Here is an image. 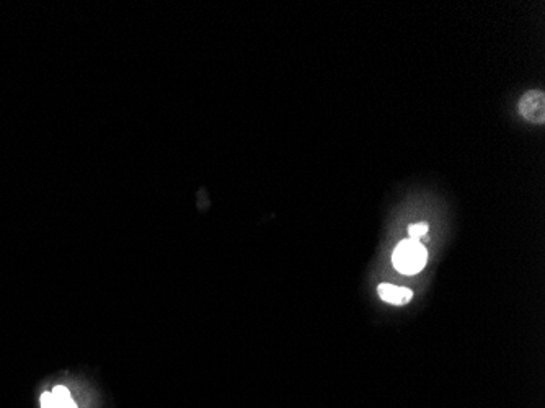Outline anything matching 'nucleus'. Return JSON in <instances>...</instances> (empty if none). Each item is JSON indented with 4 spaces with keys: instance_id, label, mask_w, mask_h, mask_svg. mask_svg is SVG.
I'll return each instance as SVG.
<instances>
[{
    "instance_id": "nucleus-1",
    "label": "nucleus",
    "mask_w": 545,
    "mask_h": 408,
    "mask_svg": "<svg viewBox=\"0 0 545 408\" xmlns=\"http://www.w3.org/2000/svg\"><path fill=\"white\" fill-rule=\"evenodd\" d=\"M428 260V252L417 240H402L392 253L395 270L402 275H417L424 268Z\"/></svg>"
},
{
    "instance_id": "nucleus-2",
    "label": "nucleus",
    "mask_w": 545,
    "mask_h": 408,
    "mask_svg": "<svg viewBox=\"0 0 545 408\" xmlns=\"http://www.w3.org/2000/svg\"><path fill=\"white\" fill-rule=\"evenodd\" d=\"M519 114L529 123L542 124L545 121V97L541 90L524 93L518 104Z\"/></svg>"
},
{
    "instance_id": "nucleus-3",
    "label": "nucleus",
    "mask_w": 545,
    "mask_h": 408,
    "mask_svg": "<svg viewBox=\"0 0 545 408\" xmlns=\"http://www.w3.org/2000/svg\"><path fill=\"white\" fill-rule=\"evenodd\" d=\"M377 292H379V297H381L384 302H387V304H392V306L408 304L410 299H412V296H413L412 291H410L408 287L387 285V283H384V285L379 286Z\"/></svg>"
},
{
    "instance_id": "nucleus-4",
    "label": "nucleus",
    "mask_w": 545,
    "mask_h": 408,
    "mask_svg": "<svg viewBox=\"0 0 545 408\" xmlns=\"http://www.w3.org/2000/svg\"><path fill=\"white\" fill-rule=\"evenodd\" d=\"M51 395H53L54 402H56L58 408H59V407H62V405H66L67 402H71V400H72V399H71V392H69V389H66V387H64V386L54 387L53 392H51Z\"/></svg>"
},
{
    "instance_id": "nucleus-5",
    "label": "nucleus",
    "mask_w": 545,
    "mask_h": 408,
    "mask_svg": "<svg viewBox=\"0 0 545 408\" xmlns=\"http://www.w3.org/2000/svg\"><path fill=\"white\" fill-rule=\"evenodd\" d=\"M428 233V224L424 222H419V224H412V226L408 227V236H410V240H419V238L424 237Z\"/></svg>"
},
{
    "instance_id": "nucleus-6",
    "label": "nucleus",
    "mask_w": 545,
    "mask_h": 408,
    "mask_svg": "<svg viewBox=\"0 0 545 408\" xmlns=\"http://www.w3.org/2000/svg\"><path fill=\"white\" fill-rule=\"evenodd\" d=\"M41 408H58L56 402H54L51 392H44L41 395Z\"/></svg>"
},
{
    "instance_id": "nucleus-7",
    "label": "nucleus",
    "mask_w": 545,
    "mask_h": 408,
    "mask_svg": "<svg viewBox=\"0 0 545 408\" xmlns=\"http://www.w3.org/2000/svg\"><path fill=\"white\" fill-rule=\"evenodd\" d=\"M59 408H77V405L74 404V400H71V402H67L66 405H62V407H59Z\"/></svg>"
}]
</instances>
